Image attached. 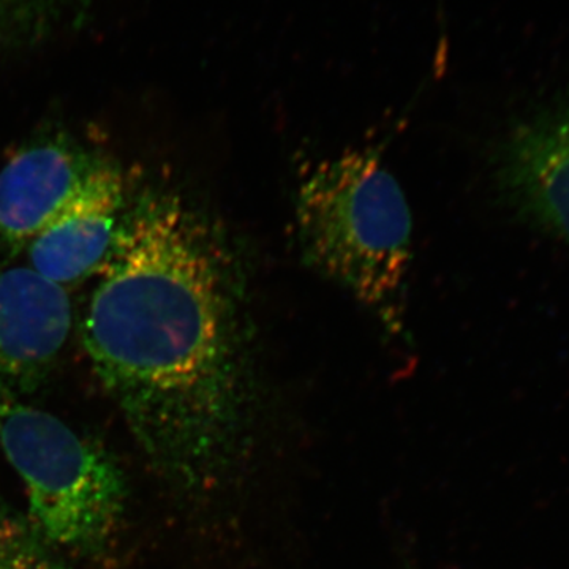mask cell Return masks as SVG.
Segmentation results:
<instances>
[{
  "instance_id": "6da1fadb",
  "label": "cell",
  "mask_w": 569,
  "mask_h": 569,
  "mask_svg": "<svg viewBox=\"0 0 569 569\" xmlns=\"http://www.w3.org/2000/svg\"><path fill=\"white\" fill-rule=\"evenodd\" d=\"M84 323L86 351L153 468L187 492L244 462L257 378L233 247L179 194L122 217Z\"/></svg>"
},
{
  "instance_id": "7a4b0ae2",
  "label": "cell",
  "mask_w": 569,
  "mask_h": 569,
  "mask_svg": "<svg viewBox=\"0 0 569 569\" xmlns=\"http://www.w3.org/2000/svg\"><path fill=\"white\" fill-rule=\"evenodd\" d=\"M296 224L307 264L353 293L388 328L402 329L411 212L378 152H347L318 164L299 189Z\"/></svg>"
},
{
  "instance_id": "3957f363",
  "label": "cell",
  "mask_w": 569,
  "mask_h": 569,
  "mask_svg": "<svg viewBox=\"0 0 569 569\" xmlns=\"http://www.w3.org/2000/svg\"><path fill=\"white\" fill-rule=\"evenodd\" d=\"M0 447L24 485L31 526L48 545L92 550L118 529L126 479L100 445L0 388Z\"/></svg>"
},
{
  "instance_id": "277c9868",
  "label": "cell",
  "mask_w": 569,
  "mask_h": 569,
  "mask_svg": "<svg viewBox=\"0 0 569 569\" xmlns=\"http://www.w3.org/2000/svg\"><path fill=\"white\" fill-rule=\"evenodd\" d=\"M497 192L533 231L569 244V91L523 114L497 149Z\"/></svg>"
},
{
  "instance_id": "5b68a950",
  "label": "cell",
  "mask_w": 569,
  "mask_h": 569,
  "mask_svg": "<svg viewBox=\"0 0 569 569\" xmlns=\"http://www.w3.org/2000/svg\"><path fill=\"white\" fill-rule=\"evenodd\" d=\"M122 176L99 164L50 224L29 247L37 274L66 288L99 272L122 222Z\"/></svg>"
},
{
  "instance_id": "8992f818",
  "label": "cell",
  "mask_w": 569,
  "mask_h": 569,
  "mask_svg": "<svg viewBox=\"0 0 569 569\" xmlns=\"http://www.w3.org/2000/svg\"><path fill=\"white\" fill-rule=\"evenodd\" d=\"M70 329L66 288L29 266L0 271V388L13 392L47 372Z\"/></svg>"
},
{
  "instance_id": "52a82bcc",
  "label": "cell",
  "mask_w": 569,
  "mask_h": 569,
  "mask_svg": "<svg viewBox=\"0 0 569 569\" xmlns=\"http://www.w3.org/2000/svg\"><path fill=\"white\" fill-rule=\"evenodd\" d=\"M97 167L61 142L32 146L11 157L0 170V239L13 246L31 242Z\"/></svg>"
},
{
  "instance_id": "ba28073f",
  "label": "cell",
  "mask_w": 569,
  "mask_h": 569,
  "mask_svg": "<svg viewBox=\"0 0 569 569\" xmlns=\"http://www.w3.org/2000/svg\"><path fill=\"white\" fill-rule=\"evenodd\" d=\"M0 569H69L31 523L0 509Z\"/></svg>"
},
{
  "instance_id": "9c48e42d",
  "label": "cell",
  "mask_w": 569,
  "mask_h": 569,
  "mask_svg": "<svg viewBox=\"0 0 569 569\" xmlns=\"http://www.w3.org/2000/svg\"><path fill=\"white\" fill-rule=\"evenodd\" d=\"M13 2L14 0H0V31H2V26H6Z\"/></svg>"
}]
</instances>
